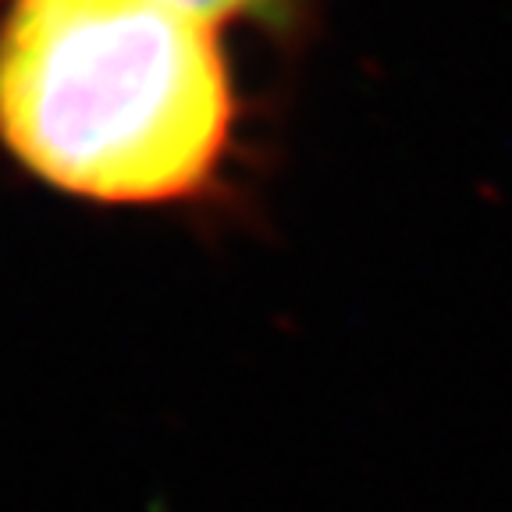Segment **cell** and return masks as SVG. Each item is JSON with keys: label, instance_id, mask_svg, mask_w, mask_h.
Here are the masks:
<instances>
[{"label": "cell", "instance_id": "cell-1", "mask_svg": "<svg viewBox=\"0 0 512 512\" xmlns=\"http://www.w3.org/2000/svg\"><path fill=\"white\" fill-rule=\"evenodd\" d=\"M217 29L171 0H15L0 22V143L79 200L196 196L235 128Z\"/></svg>", "mask_w": 512, "mask_h": 512}, {"label": "cell", "instance_id": "cell-2", "mask_svg": "<svg viewBox=\"0 0 512 512\" xmlns=\"http://www.w3.org/2000/svg\"><path fill=\"white\" fill-rule=\"evenodd\" d=\"M171 4L214 25L235 22V18H281L288 11V0H171Z\"/></svg>", "mask_w": 512, "mask_h": 512}]
</instances>
